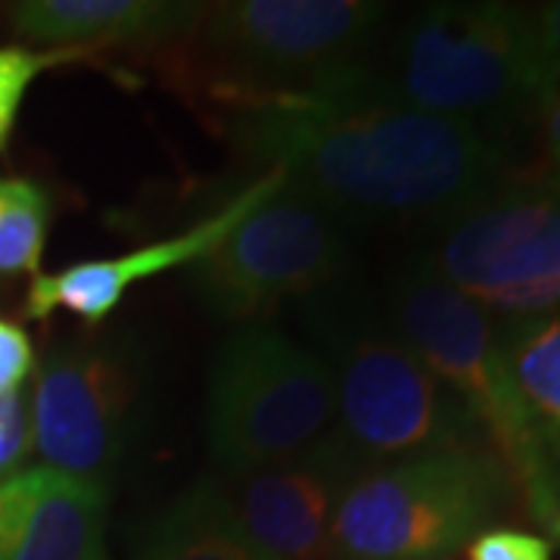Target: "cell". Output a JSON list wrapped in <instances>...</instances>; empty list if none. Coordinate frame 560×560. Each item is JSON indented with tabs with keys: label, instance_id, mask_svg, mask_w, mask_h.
Here are the masks:
<instances>
[{
	"label": "cell",
	"instance_id": "16",
	"mask_svg": "<svg viewBox=\"0 0 560 560\" xmlns=\"http://www.w3.org/2000/svg\"><path fill=\"white\" fill-rule=\"evenodd\" d=\"M499 340L548 464L560 480V312L541 318L504 320Z\"/></svg>",
	"mask_w": 560,
	"mask_h": 560
},
{
	"label": "cell",
	"instance_id": "3",
	"mask_svg": "<svg viewBox=\"0 0 560 560\" xmlns=\"http://www.w3.org/2000/svg\"><path fill=\"white\" fill-rule=\"evenodd\" d=\"M383 84L405 103L482 131L536 109L545 94L533 7L430 3L405 25Z\"/></svg>",
	"mask_w": 560,
	"mask_h": 560
},
{
	"label": "cell",
	"instance_id": "9",
	"mask_svg": "<svg viewBox=\"0 0 560 560\" xmlns=\"http://www.w3.org/2000/svg\"><path fill=\"white\" fill-rule=\"evenodd\" d=\"M346 265L349 241L340 219L280 187L190 265V283L212 315L246 320L340 278Z\"/></svg>",
	"mask_w": 560,
	"mask_h": 560
},
{
	"label": "cell",
	"instance_id": "7",
	"mask_svg": "<svg viewBox=\"0 0 560 560\" xmlns=\"http://www.w3.org/2000/svg\"><path fill=\"white\" fill-rule=\"evenodd\" d=\"M433 278L480 305L489 318L526 320L560 312V184H499L440 224Z\"/></svg>",
	"mask_w": 560,
	"mask_h": 560
},
{
	"label": "cell",
	"instance_id": "23",
	"mask_svg": "<svg viewBox=\"0 0 560 560\" xmlns=\"http://www.w3.org/2000/svg\"><path fill=\"white\" fill-rule=\"evenodd\" d=\"M533 38L545 91L560 81V0L533 7Z\"/></svg>",
	"mask_w": 560,
	"mask_h": 560
},
{
	"label": "cell",
	"instance_id": "18",
	"mask_svg": "<svg viewBox=\"0 0 560 560\" xmlns=\"http://www.w3.org/2000/svg\"><path fill=\"white\" fill-rule=\"evenodd\" d=\"M75 57H84V50H66V47L35 50V47H20V44L0 47V153L10 143L22 101H25L35 79L44 75L47 69H54L66 60H75Z\"/></svg>",
	"mask_w": 560,
	"mask_h": 560
},
{
	"label": "cell",
	"instance_id": "14",
	"mask_svg": "<svg viewBox=\"0 0 560 560\" xmlns=\"http://www.w3.org/2000/svg\"><path fill=\"white\" fill-rule=\"evenodd\" d=\"M106 508L109 482L81 480L47 467L10 560H109Z\"/></svg>",
	"mask_w": 560,
	"mask_h": 560
},
{
	"label": "cell",
	"instance_id": "15",
	"mask_svg": "<svg viewBox=\"0 0 560 560\" xmlns=\"http://www.w3.org/2000/svg\"><path fill=\"white\" fill-rule=\"evenodd\" d=\"M138 560H268L246 536L219 480H197L140 541Z\"/></svg>",
	"mask_w": 560,
	"mask_h": 560
},
{
	"label": "cell",
	"instance_id": "1",
	"mask_svg": "<svg viewBox=\"0 0 560 560\" xmlns=\"http://www.w3.org/2000/svg\"><path fill=\"white\" fill-rule=\"evenodd\" d=\"M219 106L246 156L334 219L442 224L499 187L495 135L405 103L368 66Z\"/></svg>",
	"mask_w": 560,
	"mask_h": 560
},
{
	"label": "cell",
	"instance_id": "20",
	"mask_svg": "<svg viewBox=\"0 0 560 560\" xmlns=\"http://www.w3.org/2000/svg\"><path fill=\"white\" fill-rule=\"evenodd\" d=\"M467 560H555V545L539 533L489 526L467 541Z\"/></svg>",
	"mask_w": 560,
	"mask_h": 560
},
{
	"label": "cell",
	"instance_id": "21",
	"mask_svg": "<svg viewBox=\"0 0 560 560\" xmlns=\"http://www.w3.org/2000/svg\"><path fill=\"white\" fill-rule=\"evenodd\" d=\"M32 448V418L22 393H0V480L16 474Z\"/></svg>",
	"mask_w": 560,
	"mask_h": 560
},
{
	"label": "cell",
	"instance_id": "10",
	"mask_svg": "<svg viewBox=\"0 0 560 560\" xmlns=\"http://www.w3.org/2000/svg\"><path fill=\"white\" fill-rule=\"evenodd\" d=\"M140 399V359L128 340L88 337L54 349L38 371L28 418L50 467L106 482L125 458Z\"/></svg>",
	"mask_w": 560,
	"mask_h": 560
},
{
	"label": "cell",
	"instance_id": "19",
	"mask_svg": "<svg viewBox=\"0 0 560 560\" xmlns=\"http://www.w3.org/2000/svg\"><path fill=\"white\" fill-rule=\"evenodd\" d=\"M47 467H20L0 480V560H10L35 508Z\"/></svg>",
	"mask_w": 560,
	"mask_h": 560
},
{
	"label": "cell",
	"instance_id": "12",
	"mask_svg": "<svg viewBox=\"0 0 560 560\" xmlns=\"http://www.w3.org/2000/svg\"><path fill=\"white\" fill-rule=\"evenodd\" d=\"M280 187H283V175L278 168H265L259 178L246 184L234 200L221 206L219 212H212L209 219L197 221L194 228L180 231L168 241H156L150 246L131 249L125 256H113V259L75 261L57 275H38L25 296V318L44 320L54 312H69L84 320L88 327H101L103 320L119 308L131 283L200 261L253 209L271 200Z\"/></svg>",
	"mask_w": 560,
	"mask_h": 560
},
{
	"label": "cell",
	"instance_id": "11",
	"mask_svg": "<svg viewBox=\"0 0 560 560\" xmlns=\"http://www.w3.org/2000/svg\"><path fill=\"white\" fill-rule=\"evenodd\" d=\"M359 474L355 458L342 448L337 433H330L300 458L219 482L265 558L330 560L334 514Z\"/></svg>",
	"mask_w": 560,
	"mask_h": 560
},
{
	"label": "cell",
	"instance_id": "2",
	"mask_svg": "<svg viewBox=\"0 0 560 560\" xmlns=\"http://www.w3.org/2000/svg\"><path fill=\"white\" fill-rule=\"evenodd\" d=\"M393 327L486 436L529 521L560 545V480L511 377L495 320L448 283L415 268L393 293Z\"/></svg>",
	"mask_w": 560,
	"mask_h": 560
},
{
	"label": "cell",
	"instance_id": "17",
	"mask_svg": "<svg viewBox=\"0 0 560 560\" xmlns=\"http://www.w3.org/2000/svg\"><path fill=\"white\" fill-rule=\"evenodd\" d=\"M50 219L54 202L38 180L0 178V278H38Z\"/></svg>",
	"mask_w": 560,
	"mask_h": 560
},
{
	"label": "cell",
	"instance_id": "22",
	"mask_svg": "<svg viewBox=\"0 0 560 560\" xmlns=\"http://www.w3.org/2000/svg\"><path fill=\"white\" fill-rule=\"evenodd\" d=\"M35 371V349L20 324L0 318V393H22Z\"/></svg>",
	"mask_w": 560,
	"mask_h": 560
},
{
	"label": "cell",
	"instance_id": "13",
	"mask_svg": "<svg viewBox=\"0 0 560 560\" xmlns=\"http://www.w3.org/2000/svg\"><path fill=\"white\" fill-rule=\"evenodd\" d=\"M206 3L175 0H25L10 7L13 32L50 50L180 44L200 25Z\"/></svg>",
	"mask_w": 560,
	"mask_h": 560
},
{
	"label": "cell",
	"instance_id": "5",
	"mask_svg": "<svg viewBox=\"0 0 560 560\" xmlns=\"http://www.w3.org/2000/svg\"><path fill=\"white\" fill-rule=\"evenodd\" d=\"M337 427L330 368L271 327L246 324L215 355L206 436L224 477L305 455Z\"/></svg>",
	"mask_w": 560,
	"mask_h": 560
},
{
	"label": "cell",
	"instance_id": "8",
	"mask_svg": "<svg viewBox=\"0 0 560 560\" xmlns=\"http://www.w3.org/2000/svg\"><path fill=\"white\" fill-rule=\"evenodd\" d=\"M330 374L337 386L334 433L361 470L480 445L458 399L399 334L359 320L334 327Z\"/></svg>",
	"mask_w": 560,
	"mask_h": 560
},
{
	"label": "cell",
	"instance_id": "24",
	"mask_svg": "<svg viewBox=\"0 0 560 560\" xmlns=\"http://www.w3.org/2000/svg\"><path fill=\"white\" fill-rule=\"evenodd\" d=\"M536 125L541 143V175L539 178L560 184V81L551 84L536 103Z\"/></svg>",
	"mask_w": 560,
	"mask_h": 560
},
{
	"label": "cell",
	"instance_id": "4",
	"mask_svg": "<svg viewBox=\"0 0 560 560\" xmlns=\"http://www.w3.org/2000/svg\"><path fill=\"white\" fill-rule=\"evenodd\" d=\"M511 495L499 458L448 448L361 470L330 526V560H440L455 555Z\"/></svg>",
	"mask_w": 560,
	"mask_h": 560
},
{
	"label": "cell",
	"instance_id": "6",
	"mask_svg": "<svg viewBox=\"0 0 560 560\" xmlns=\"http://www.w3.org/2000/svg\"><path fill=\"white\" fill-rule=\"evenodd\" d=\"M389 7L371 0L209 3L190 38L212 75L215 103L315 88L359 69Z\"/></svg>",
	"mask_w": 560,
	"mask_h": 560
}]
</instances>
